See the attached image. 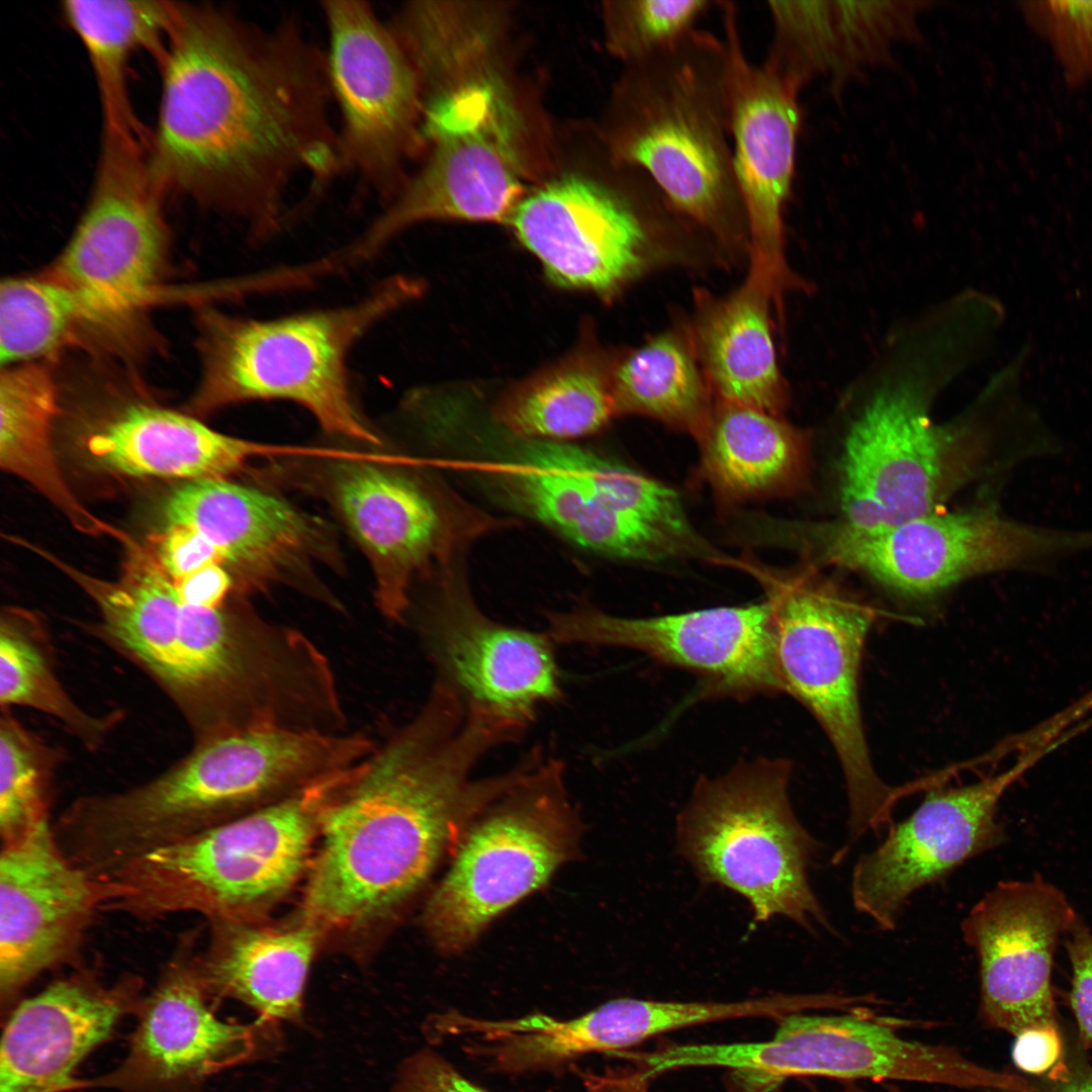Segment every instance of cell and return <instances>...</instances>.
Here are the masks:
<instances>
[{
  "instance_id": "6da1fadb",
  "label": "cell",
  "mask_w": 1092,
  "mask_h": 1092,
  "mask_svg": "<svg viewBox=\"0 0 1092 1092\" xmlns=\"http://www.w3.org/2000/svg\"><path fill=\"white\" fill-rule=\"evenodd\" d=\"M157 59L146 156L165 195L238 215L266 238L280 228L293 175L323 182L339 169L327 58L293 23L267 31L223 9L173 2Z\"/></svg>"
},
{
  "instance_id": "7a4b0ae2",
  "label": "cell",
  "mask_w": 1092,
  "mask_h": 1092,
  "mask_svg": "<svg viewBox=\"0 0 1092 1092\" xmlns=\"http://www.w3.org/2000/svg\"><path fill=\"white\" fill-rule=\"evenodd\" d=\"M507 735L442 687L359 761L326 803L298 920L322 936L370 927L400 910L475 818L526 775L525 762L476 779Z\"/></svg>"
},
{
  "instance_id": "3957f363",
  "label": "cell",
  "mask_w": 1092,
  "mask_h": 1092,
  "mask_svg": "<svg viewBox=\"0 0 1092 1092\" xmlns=\"http://www.w3.org/2000/svg\"><path fill=\"white\" fill-rule=\"evenodd\" d=\"M123 548L122 574L114 580L53 561L97 609L86 630L164 693L194 744L276 725L301 678L295 631L237 597L214 608L189 604L149 548L133 539Z\"/></svg>"
},
{
  "instance_id": "277c9868",
  "label": "cell",
  "mask_w": 1092,
  "mask_h": 1092,
  "mask_svg": "<svg viewBox=\"0 0 1092 1092\" xmlns=\"http://www.w3.org/2000/svg\"><path fill=\"white\" fill-rule=\"evenodd\" d=\"M724 39L695 29L674 46L624 66L606 141L646 172L670 202L725 246H748L731 145Z\"/></svg>"
},
{
  "instance_id": "5b68a950",
  "label": "cell",
  "mask_w": 1092,
  "mask_h": 1092,
  "mask_svg": "<svg viewBox=\"0 0 1092 1092\" xmlns=\"http://www.w3.org/2000/svg\"><path fill=\"white\" fill-rule=\"evenodd\" d=\"M358 732H244L194 744L159 776L89 808L102 850L126 862L149 850L282 800L352 766L374 748Z\"/></svg>"
},
{
  "instance_id": "8992f818",
  "label": "cell",
  "mask_w": 1092,
  "mask_h": 1092,
  "mask_svg": "<svg viewBox=\"0 0 1092 1092\" xmlns=\"http://www.w3.org/2000/svg\"><path fill=\"white\" fill-rule=\"evenodd\" d=\"M935 424L913 388L881 391L851 423L837 460L841 521L892 525L944 511L947 499L984 473L1054 456L1057 442L1024 403L1005 424Z\"/></svg>"
},
{
  "instance_id": "52a82bcc",
  "label": "cell",
  "mask_w": 1092,
  "mask_h": 1092,
  "mask_svg": "<svg viewBox=\"0 0 1092 1092\" xmlns=\"http://www.w3.org/2000/svg\"><path fill=\"white\" fill-rule=\"evenodd\" d=\"M353 767L134 857L100 880L104 906L144 919L195 912L251 923L308 871L321 813Z\"/></svg>"
},
{
  "instance_id": "ba28073f",
  "label": "cell",
  "mask_w": 1092,
  "mask_h": 1092,
  "mask_svg": "<svg viewBox=\"0 0 1092 1092\" xmlns=\"http://www.w3.org/2000/svg\"><path fill=\"white\" fill-rule=\"evenodd\" d=\"M419 291L418 282L397 276L352 304L269 320L202 307L200 378L188 410L204 416L251 400H288L329 434L380 445L356 405L348 356L367 331Z\"/></svg>"
},
{
  "instance_id": "9c48e42d",
  "label": "cell",
  "mask_w": 1092,
  "mask_h": 1092,
  "mask_svg": "<svg viewBox=\"0 0 1092 1092\" xmlns=\"http://www.w3.org/2000/svg\"><path fill=\"white\" fill-rule=\"evenodd\" d=\"M753 536L759 543L794 550L810 562L861 572L892 592L916 599L983 574L1052 573L1092 548L1085 529L1023 522L994 504L874 527L759 516Z\"/></svg>"
},
{
  "instance_id": "30bf717a",
  "label": "cell",
  "mask_w": 1092,
  "mask_h": 1092,
  "mask_svg": "<svg viewBox=\"0 0 1092 1092\" xmlns=\"http://www.w3.org/2000/svg\"><path fill=\"white\" fill-rule=\"evenodd\" d=\"M791 762L758 757L701 777L675 822L677 849L704 884L745 899L752 924L785 917L806 930L829 927L810 886L818 842L789 798Z\"/></svg>"
},
{
  "instance_id": "8fae6325",
  "label": "cell",
  "mask_w": 1092,
  "mask_h": 1092,
  "mask_svg": "<svg viewBox=\"0 0 1092 1092\" xmlns=\"http://www.w3.org/2000/svg\"><path fill=\"white\" fill-rule=\"evenodd\" d=\"M771 609L776 659L784 694L818 721L845 779L852 840L892 824L900 796L872 763L863 729L858 679L863 646L875 615L832 581L810 574H780L745 561Z\"/></svg>"
},
{
  "instance_id": "7c38bea8",
  "label": "cell",
  "mask_w": 1092,
  "mask_h": 1092,
  "mask_svg": "<svg viewBox=\"0 0 1092 1092\" xmlns=\"http://www.w3.org/2000/svg\"><path fill=\"white\" fill-rule=\"evenodd\" d=\"M581 824L561 761L542 758L470 824L431 894L423 925L445 952L469 946L498 914L576 856Z\"/></svg>"
},
{
  "instance_id": "4fadbf2b",
  "label": "cell",
  "mask_w": 1092,
  "mask_h": 1092,
  "mask_svg": "<svg viewBox=\"0 0 1092 1092\" xmlns=\"http://www.w3.org/2000/svg\"><path fill=\"white\" fill-rule=\"evenodd\" d=\"M552 281L612 295L642 275L668 240L700 231L642 169L567 174L523 197L509 219Z\"/></svg>"
},
{
  "instance_id": "5bb4252c",
  "label": "cell",
  "mask_w": 1092,
  "mask_h": 1092,
  "mask_svg": "<svg viewBox=\"0 0 1092 1092\" xmlns=\"http://www.w3.org/2000/svg\"><path fill=\"white\" fill-rule=\"evenodd\" d=\"M522 121L500 80L487 73L435 93L424 130L426 164L346 250L363 262L425 220H509L523 193Z\"/></svg>"
},
{
  "instance_id": "9a60e30c",
  "label": "cell",
  "mask_w": 1092,
  "mask_h": 1092,
  "mask_svg": "<svg viewBox=\"0 0 1092 1092\" xmlns=\"http://www.w3.org/2000/svg\"><path fill=\"white\" fill-rule=\"evenodd\" d=\"M503 430L477 438L476 453L485 457L475 465L503 505L590 552L645 563L654 558L660 531L637 512L622 464L568 442Z\"/></svg>"
},
{
  "instance_id": "2e32d148",
  "label": "cell",
  "mask_w": 1092,
  "mask_h": 1092,
  "mask_svg": "<svg viewBox=\"0 0 1092 1092\" xmlns=\"http://www.w3.org/2000/svg\"><path fill=\"white\" fill-rule=\"evenodd\" d=\"M776 1021L771 1039L732 1042L724 1054L728 1069L767 1091L804 1076L911 1081L971 1091L1012 1084L1010 1074L981 1066L954 1048L905 1038L874 1014L798 1012Z\"/></svg>"
},
{
  "instance_id": "e0dca14e",
  "label": "cell",
  "mask_w": 1092,
  "mask_h": 1092,
  "mask_svg": "<svg viewBox=\"0 0 1092 1092\" xmlns=\"http://www.w3.org/2000/svg\"><path fill=\"white\" fill-rule=\"evenodd\" d=\"M330 84L342 115L339 167L391 194L418 139V73L395 32L366 2H323Z\"/></svg>"
},
{
  "instance_id": "ac0fdd59",
  "label": "cell",
  "mask_w": 1092,
  "mask_h": 1092,
  "mask_svg": "<svg viewBox=\"0 0 1092 1092\" xmlns=\"http://www.w3.org/2000/svg\"><path fill=\"white\" fill-rule=\"evenodd\" d=\"M142 143L103 138L89 200L63 252L44 269L117 305L146 311L166 292L165 193Z\"/></svg>"
},
{
  "instance_id": "d6986e66",
  "label": "cell",
  "mask_w": 1092,
  "mask_h": 1092,
  "mask_svg": "<svg viewBox=\"0 0 1092 1092\" xmlns=\"http://www.w3.org/2000/svg\"><path fill=\"white\" fill-rule=\"evenodd\" d=\"M555 644L635 649L697 675L702 695L745 700L784 694L769 603L628 618L581 608L551 614Z\"/></svg>"
},
{
  "instance_id": "ffe728a7",
  "label": "cell",
  "mask_w": 1092,
  "mask_h": 1092,
  "mask_svg": "<svg viewBox=\"0 0 1092 1092\" xmlns=\"http://www.w3.org/2000/svg\"><path fill=\"white\" fill-rule=\"evenodd\" d=\"M727 50V84L734 166L743 201L750 252L749 273L779 298L800 280L785 256L784 210L791 193L801 88L752 63L743 48L738 9L721 1Z\"/></svg>"
},
{
  "instance_id": "44dd1931",
  "label": "cell",
  "mask_w": 1092,
  "mask_h": 1092,
  "mask_svg": "<svg viewBox=\"0 0 1092 1092\" xmlns=\"http://www.w3.org/2000/svg\"><path fill=\"white\" fill-rule=\"evenodd\" d=\"M1056 745L1022 752L1009 768L952 789L929 791L885 840L854 866L851 898L856 910L880 928L896 927L907 900L967 860L1005 841L997 821L1008 788Z\"/></svg>"
},
{
  "instance_id": "7402d4cb",
  "label": "cell",
  "mask_w": 1092,
  "mask_h": 1092,
  "mask_svg": "<svg viewBox=\"0 0 1092 1092\" xmlns=\"http://www.w3.org/2000/svg\"><path fill=\"white\" fill-rule=\"evenodd\" d=\"M195 964L176 961L143 998L122 1062L104 1075L79 1079L70 1092L104 1088L170 1092L278 1050V1023L226 1021L214 1013Z\"/></svg>"
},
{
  "instance_id": "603a6c76",
  "label": "cell",
  "mask_w": 1092,
  "mask_h": 1092,
  "mask_svg": "<svg viewBox=\"0 0 1092 1092\" xmlns=\"http://www.w3.org/2000/svg\"><path fill=\"white\" fill-rule=\"evenodd\" d=\"M1078 917L1065 894L1039 875L1000 882L971 909L962 933L978 958L979 1014L988 1026L1014 1036L1059 1027L1054 956Z\"/></svg>"
},
{
  "instance_id": "cb8c5ba5",
  "label": "cell",
  "mask_w": 1092,
  "mask_h": 1092,
  "mask_svg": "<svg viewBox=\"0 0 1092 1092\" xmlns=\"http://www.w3.org/2000/svg\"><path fill=\"white\" fill-rule=\"evenodd\" d=\"M419 618L424 647L438 679L467 705L528 727L537 708L562 697L554 642L546 632L490 620L450 569Z\"/></svg>"
},
{
  "instance_id": "d4e9b609",
  "label": "cell",
  "mask_w": 1092,
  "mask_h": 1092,
  "mask_svg": "<svg viewBox=\"0 0 1092 1092\" xmlns=\"http://www.w3.org/2000/svg\"><path fill=\"white\" fill-rule=\"evenodd\" d=\"M104 904L101 884L62 850L49 820L2 844L0 995L10 1004L41 973L65 963Z\"/></svg>"
},
{
  "instance_id": "484cf974",
  "label": "cell",
  "mask_w": 1092,
  "mask_h": 1092,
  "mask_svg": "<svg viewBox=\"0 0 1092 1092\" xmlns=\"http://www.w3.org/2000/svg\"><path fill=\"white\" fill-rule=\"evenodd\" d=\"M332 500L365 553L380 614L401 623L413 582L434 563L449 566L463 539L452 511L416 479L346 458L330 479Z\"/></svg>"
},
{
  "instance_id": "4316f807",
  "label": "cell",
  "mask_w": 1092,
  "mask_h": 1092,
  "mask_svg": "<svg viewBox=\"0 0 1092 1092\" xmlns=\"http://www.w3.org/2000/svg\"><path fill=\"white\" fill-rule=\"evenodd\" d=\"M167 525L196 530L223 555L238 595L296 585L332 558L323 523L273 494L228 479L187 481L164 506ZM304 588V587H303Z\"/></svg>"
},
{
  "instance_id": "83f0119b",
  "label": "cell",
  "mask_w": 1092,
  "mask_h": 1092,
  "mask_svg": "<svg viewBox=\"0 0 1092 1092\" xmlns=\"http://www.w3.org/2000/svg\"><path fill=\"white\" fill-rule=\"evenodd\" d=\"M138 978L105 986L89 976L58 980L10 1014L0 1050V1092H70L79 1064L143 1000Z\"/></svg>"
},
{
  "instance_id": "f1b7e54d",
  "label": "cell",
  "mask_w": 1092,
  "mask_h": 1092,
  "mask_svg": "<svg viewBox=\"0 0 1092 1092\" xmlns=\"http://www.w3.org/2000/svg\"><path fill=\"white\" fill-rule=\"evenodd\" d=\"M146 311L114 304L46 270L0 287L1 365L43 361L73 350L95 360H132L153 343Z\"/></svg>"
},
{
  "instance_id": "f546056e",
  "label": "cell",
  "mask_w": 1092,
  "mask_h": 1092,
  "mask_svg": "<svg viewBox=\"0 0 1092 1092\" xmlns=\"http://www.w3.org/2000/svg\"><path fill=\"white\" fill-rule=\"evenodd\" d=\"M923 2L768 1L772 34L763 63L802 88L842 82L914 33Z\"/></svg>"
},
{
  "instance_id": "4dcf8cb0",
  "label": "cell",
  "mask_w": 1092,
  "mask_h": 1092,
  "mask_svg": "<svg viewBox=\"0 0 1092 1092\" xmlns=\"http://www.w3.org/2000/svg\"><path fill=\"white\" fill-rule=\"evenodd\" d=\"M117 404L86 443L90 457L111 472L226 479L254 458L300 453L224 435L190 415L136 397Z\"/></svg>"
},
{
  "instance_id": "1f68e13d",
  "label": "cell",
  "mask_w": 1092,
  "mask_h": 1092,
  "mask_svg": "<svg viewBox=\"0 0 1092 1092\" xmlns=\"http://www.w3.org/2000/svg\"><path fill=\"white\" fill-rule=\"evenodd\" d=\"M698 299L690 334L710 388L719 400L779 415L788 389L771 334V288L748 273L728 296Z\"/></svg>"
},
{
  "instance_id": "d6a6232c",
  "label": "cell",
  "mask_w": 1092,
  "mask_h": 1092,
  "mask_svg": "<svg viewBox=\"0 0 1092 1092\" xmlns=\"http://www.w3.org/2000/svg\"><path fill=\"white\" fill-rule=\"evenodd\" d=\"M215 926L209 951L195 964L207 994L244 1003L265 1021L298 1022L322 934L300 920L285 927L252 922Z\"/></svg>"
},
{
  "instance_id": "836d02e7",
  "label": "cell",
  "mask_w": 1092,
  "mask_h": 1092,
  "mask_svg": "<svg viewBox=\"0 0 1092 1092\" xmlns=\"http://www.w3.org/2000/svg\"><path fill=\"white\" fill-rule=\"evenodd\" d=\"M60 381L44 361L3 366L0 376V464L50 503L79 532L121 542L126 533L91 513L75 495L53 445Z\"/></svg>"
},
{
  "instance_id": "e575fe53",
  "label": "cell",
  "mask_w": 1092,
  "mask_h": 1092,
  "mask_svg": "<svg viewBox=\"0 0 1092 1092\" xmlns=\"http://www.w3.org/2000/svg\"><path fill=\"white\" fill-rule=\"evenodd\" d=\"M697 440L705 477L730 499L784 493L805 473L806 438L779 415L719 400Z\"/></svg>"
},
{
  "instance_id": "d590c367",
  "label": "cell",
  "mask_w": 1092,
  "mask_h": 1092,
  "mask_svg": "<svg viewBox=\"0 0 1092 1092\" xmlns=\"http://www.w3.org/2000/svg\"><path fill=\"white\" fill-rule=\"evenodd\" d=\"M173 2L66 1L62 13L79 38L97 86L103 136L143 142L132 110L128 70L147 50L158 58L170 24Z\"/></svg>"
},
{
  "instance_id": "8d00e7d4",
  "label": "cell",
  "mask_w": 1092,
  "mask_h": 1092,
  "mask_svg": "<svg viewBox=\"0 0 1092 1092\" xmlns=\"http://www.w3.org/2000/svg\"><path fill=\"white\" fill-rule=\"evenodd\" d=\"M13 707L46 714L91 751L105 745L122 719L121 711L97 715L73 699L58 675L47 625L20 607L0 616V708Z\"/></svg>"
},
{
  "instance_id": "74e56055",
  "label": "cell",
  "mask_w": 1092,
  "mask_h": 1092,
  "mask_svg": "<svg viewBox=\"0 0 1092 1092\" xmlns=\"http://www.w3.org/2000/svg\"><path fill=\"white\" fill-rule=\"evenodd\" d=\"M690 333H661L612 367L617 414L645 416L696 439L714 405Z\"/></svg>"
},
{
  "instance_id": "f35d334b",
  "label": "cell",
  "mask_w": 1092,
  "mask_h": 1092,
  "mask_svg": "<svg viewBox=\"0 0 1092 1092\" xmlns=\"http://www.w3.org/2000/svg\"><path fill=\"white\" fill-rule=\"evenodd\" d=\"M616 415L612 367L572 359L512 391L495 419L506 431L526 438L567 442L602 429Z\"/></svg>"
},
{
  "instance_id": "ab89813d",
  "label": "cell",
  "mask_w": 1092,
  "mask_h": 1092,
  "mask_svg": "<svg viewBox=\"0 0 1092 1092\" xmlns=\"http://www.w3.org/2000/svg\"><path fill=\"white\" fill-rule=\"evenodd\" d=\"M64 751L27 728L12 709L0 713V833L11 842L49 820Z\"/></svg>"
},
{
  "instance_id": "60d3db41",
  "label": "cell",
  "mask_w": 1092,
  "mask_h": 1092,
  "mask_svg": "<svg viewBox=\"0 0 1092 1092\" xmlns=\"http://www.w3.org/2000/svg\"><path fill=\"white\" fill-rule=\"evenodd\" d=\"M708 0H618L604 3L608 51L624 66L666 50L692 31L710 9Z\"/></svg>"
},
{
  "instance_id": "b9f144b4",
  "label": "cell",
  "mask_w": 1092,
  "mask_h": 1092,
  "mask_svg": "<svg viewBox=\"0 0 1092 1092\" xmlns=\"http://www.w3.org/2000/svg\"><path fill=\"white\" fill-rule=\"evenodd\" d=\"M1018 7L1049 40L1069 81L1092 78V1L1025 0Z\"/></svg>"
},
{
  "instance_id": "7bdbcfd3",
  "label": "cell",
  "mask_w": 1092,
  "mask_h": 1092,
  "mask_svg": "<svg viewBox=\"0 0 1092 1092\" xmlns=\"http://www.w3.org/2000/svg\"><path fill=\"white\" fill-rule=\"evenodd\" d=\"M152 543L150 551L172 580L212 564L226 567L218 549L196 530L184 525H166Z\"/></svg>"
},
{
  "instance_id": "ee69618b",
  "label": "cell",
  "mask_w": 1092,
  "mask_h": 1092,
  "mask_svg": "<svg viewBox=\"0 0 1092 1092\" xmlns=\"http://www.w3.org/2000/svg\"><path fill=\"white\" fill-rule=\"evenodd\" d=\"M390 1092H486L431 1049L407 1057L396 1072Z\"/></svg>"
},
{
  "instance_id": "f6af8a7d",
  "label": "cell",
  "mask_w": 1092,
  "mask_h": 1092,
  "mask_svg": "<svg viewBox=\"0 0 1092 1092\" xmlns=\"http://www.w3.org/2000/svg\"><path fill=\"white\" fill-rule=\"evenodd\" d=\"M1066 935L1065 946L1072 968L1070 1005L1079 1036L1092 1050V932L1078 917Z\"/></svg>"
},
{
  "instance_id": "bcb514c9",
  "label": "cell",
  "mask_w": 1092,
  "mask_h": 1092,
  "mask_svg": "<svg viewBox=\"0 0 1092 1092\" xmlns=\"http://www.w3.org/2000/svg\"><path fill=\"white\" fill-rule=\"evenodd\" d=\"M1015 1038L1013 1062L1028 1076L1048 1073L1060 1062L1065 1052L1060 1026L1028 1029Z\"/></svg>"
},
{
  "instance_id": "7dc6e473",
  "label": "cell",
  "mask_w": 1092,
  "mask_h": 1092,
  "mask_svg": "<svg viewBox=\"0 0 1092 1092\" xmlns=\"http://www.w3.org/2000/svg\"><path fill=\"white\" fill-rule=\"evenodd\" d=\"M1027 1092H1092V1062L1080 1046L1067 1049L1060 1062L1041 1076L1029 1077ZM973 1092H1019L1005 1089H981Z\"/></svg>"
},
{
  "instance_id": "c3c4849f",
  "label": "cell",
  "mask_w": 1092,
  "mask_h": 1092,
  "mask_svg": "<svg viewBox=\"0 0 1092 1092\" xmlns=\"http://www.w3.org/2000/svg\"><path fill=\"white\" fill-rule=\"evenodd\" d=\"M178 595L187 603L219 607L238 596L232 573L221 564H212L172 580Z\"/></svg>"
},
{
  "instance_id": "681fc988",
  "label": "cell",
  "mask_w": 1092,
  "mask_h": 1092,
  "mask_svg": "<svg viewBox=\"0 0 1092 1092\" xmlns=\"http://www.w3.org/2000/svg\"><path fill=\"white\" fill-rule=\"evenodd\" d=\"M583 1092H650V1080L634 1067L608 1069L602 1074L587 1072L583 1075Z\"/></svg>"
},
{
  "instance_id": "f907efd6",
  "label": "cell",
  "mask_w": 1092,
  "mask_h": 1092,
  "mask_svg": "<svg viewBox=\"0 0 1092 1092\" xmlns=\"http://www.w3.org/2000/svg\"><path fill=\"white\" fill-rule=\"evenodd\" d=\"M818 1092V1091H815ZM842 1092H871L868 1089L858 1086L853 1081H849L843 1086ZM889 1092H900L898 1090H890Z\"/></svg>"
}]
</instances>
